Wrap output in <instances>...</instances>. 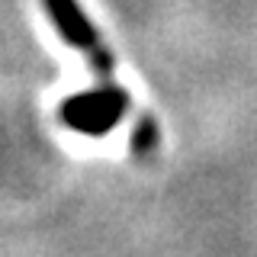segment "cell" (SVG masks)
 <instances>
[{
	"label": "cell",
	"instance_id": "obj_1",
	"mask_svg": "<svg viewBox=\"0 0 257 257\" xmlns=\"http://www.w3.org/2000/svg\"><path fill=\"white\" fill-rule=\"evenodd\" d=\"M48 20L55 23V29H58V36L68 42L71 48H77V52L87 55V61L96 68V74L103 80L112 77V55L106 42L100 39V32L96 26L90 23V16L84 13V7L77 4V0H42Z\"/></svg>",
	"mask_w": 257,
	"mask_h": 257
},
{
	"label": "cell",
	"instance_id": "obj_2",
	"mask_svg": "<svg viewBox=\"0 0 257 257\" xmlns=\"http://www.w3.org/2000/svg\"><path fill=\"white\" fill-rule=\"evenodd\" d=\"M125 109H128L125 90H119V87H112L106 80V84L96 87V90H87V93H77V96H71V100H64L61 119L74 128V132L106 135L122 122Z\"/></svg>",
	"mask_w": 257,
	"mask_h": 257
}]
</instances>
